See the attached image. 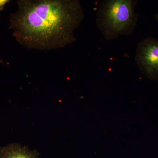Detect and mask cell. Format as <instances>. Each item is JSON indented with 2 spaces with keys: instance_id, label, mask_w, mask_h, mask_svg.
<instances>
[{
  "instance_id": "7",
  "label": "cell",
  "mask_w": 158,
  "mask_h": 158,
  "mask_svg": "<svg viewBox=\"0 0 158 158\" xmlns=\"http://www.w3.org/2000/svg\"><path fill=\"white\" fill-rule=\"evenodd\" d=\"M0 17H1V15H0Z\"/></svg>"
},
{
  "instance_id": "6",
  "label": "cell",
  "mask_w": 158,
  "mask_h": 158,
  "mask_svg": "<svg viewBox=\"0 0 158 158\" xmlns=\"http://www.w3.org/2000/svg\"><path fill=\"white\" fill-rule=\"evenodd\" d=\"M154 17L156 19L158 22V12L154 15Z\"/></svg>"
},
{
  "instance_id": "1",
  "label": "cell",
  "mask_w": 158,
  "mask_h": 158,
  "mask_svg": "<svg viewBox=\"0 0 158 158\" xmlns=\"http://www.w3.org/2000/svg\"><path fill=\"white\" fill-rule=\"evenodd\" d=\"M10 15L9 29L20 45L50 51L76 40L75 30L81 23L84 9L78 0H18Z\"/></svg>"
},
{
  "instance_id": "4",
  "label": "cell",
  "mask_w": 158,
  "mask_h": 158,
  "mask_svg": "<svg viewBox=\"0 0 158 158\" xmlns=\"http://www.w3.org/2000/svg\"><path fill=\"white\" fill-rule=\"evenodd\" d=\"M0 158H40L36 151L17 143H11L0 148Z\"/></svg>"
},
{
  "instance_id": "5",
  "label": "cell",
  "mask_w": 158,
  "mask_h": 158,
  "mask_svg": "<svg viewBox=\"0 0 158 158\" xmlns=\"http://www.w3.org/2000/svg\"><path fill=\"white\" fill-rule=\"evenodd\" d=\"M10 2V0H0V11L3 10L6 4Z\"/></svg>"
},
{
  "instance_id": "2",
  "label": "cell",
  "mask_w": 158,
  "mask_h": 158,
  "mask_svg": "<svg viewBox=\"0 0 158 158\" xmlns=\"http://www.w3.org/2000/svg\"><path fill=\"white\" fill-rule=\"evenodd\" d=\"M136 0H104L96 15V24L107 40L121 35L130 36L135 32L140 14L135 12Z\"/></svg>"
},
{
  "instance_id": "3",
  "label": "cell",
  "mask_w": 158,
  "mask_h": 158,
  "mask_svg": "<svg viewBox=\"0 0 158 158\" xmlns=\"http://www.w3.org/2000/svg\"><path fill=\"white\" fill-rule=\"evenodd\" d=\"M135 62L144 77L158 80V40L147 37L141 40L136 50Z\"/></svg>"
}]
</instances>
